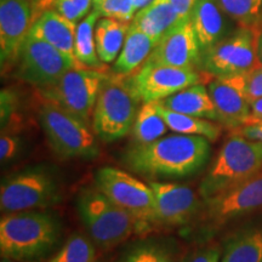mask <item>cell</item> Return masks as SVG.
Segmentation results:
<instances>
[{"instance_id":"6da1fadb","label":"cell","mask_w":262,"mask_h":262,"mask_svg":"<svg viewBox=\"0 0 262 262\" xmlns=\"http://www.w3.org/2000/svg\"><path fill=\"white\" fill-rule=\"evenodd\" d=\"M210 150L205 137L178 134L135 143L124 155V163L150 179H182L198 172L208 163Z\"/></svg>"},{"instance_id":"7a4b0ae2","label":"cell","mask_w":262,"mask_h":262,"mask_svg":"<svg viewBox=\"0 0 262 262\" xmlns=\"http://www.w3.org/2000/svg\"><path fill=\"white\" fill-rule=\"evenodd\" d=\"M60 235L57 219L48 212L5 214L0 221V253L2 257L18 262L38 260L55 248Z\"/></svg>"},{"instance_id":"3957f363","label":"cell","mask_w":262,"mask_h":262,"mask_svg":"<svg viewBox=\"0 0 262 262\" xmlns=\"http://www.w3.org/2000/svg\"><path fill=\"white\" fill-rule=\"evenodd\" d=\"M262 171V142L235 133L222 145L199 186L202 199L241 185Z\"/></svg>"},{"instance_id":"277c9868","label":"cell","mask_w":262,"mask_h":262,"mask_svg":"<svg viewBox=\"0 0 262 262\" xmlns=\"http://www.w3.org/2000/svg\"><path fill=\"white\" fill-rule=\"evenodd\" d=\"M77 209L89 237L103 250L124 243L135 232L139 233L135 219L97 187L81 189L77 196Z\"/></svg>"},{"instance_id":"5b68a950","label":"cell","mask_w":262,"mask_h":262,"mask_svg":"<svg viewBox=\"0 0 262 262\" xmlns=\"http://www.w3.org/2000/svg\"><path fill=\"white\" fill-rule=\"evenodd\" d=\"M140 102L126 75H108L98 94L91 124L98 139L114 142L126 136L135 123Z\"/></svg>"},{"instance_id":"8992f818","label":"cell","mask_w":262,"mask_h":262,"mask_svg":"<svg viewBox=\"0 0 262 262\" xmlns=\"http://www.w3.org/2000/svg\"><path fill=\"white\" fill-rule=\"evenodd\" d=\"M38 118L51 148L58 156L93 159L98 155L96 134L58 104L44 100L39 107Z\"/></svg>"},{"instance_id":"52a82bcc","label":"cell","mask_w":262,"mask_h":262,"mask_svg":"<svg viewBox=\"0 0 262 262\" xmlns=\"http://www.w3.org/2000/svg\"><path fill=\"white\" fill-rule=\"evenodd\" d=\"M95 185L114 204L135 219L139 233L148 231L150 225L157 224L155 194L149 185H145L129 172L112 166H103L97 170Z\"/></svg>"},{"instance_id":"ba28073f","label":"cell","mask_w":262,"mask_h":262,"mask_svg":"<svg viewBox=\"0 0 262 262\" xmlns=\"http://www.w3.org/2000/svg\"><path fill=\"white\" fill-rule=\"evenodd\" d=\"M256 66L257 26H239L237 31L202 51L199 60V68L214 78L243 74Z\"/></svg>"},{"instance_id":"9c48e42d","label":"cell","mask_w":262,"mask_h":262,"mask_svg":"<svg viewBox=\"0 0 262 262\" xmlns=\"http://www.w3.org/2000/svg\"><path fill=\"white\" fill-rule=\"evenodd\" d=\"M107 77L103 71L74 67L40 93L44 100L58 104L90 126L98 94Z\"/></svg>"},{"instance_id":"30bf717a","label":"cell","mask_w":262,"mask_h":262,"mask_svg":"<svg viewBox=\"0 0 262 262\" xmlns=\"http://www.w3.org/2000/svg\"><path fill=\"white\" fill-rule=\"evenodd\" d=\"M60 199L56 179L44 168H32L3 180L0 209L3 214L48 208Z\"/></svg>"},{"instance_id":"8fae6325","label":"cell","mask_w":262,"mask_h":262,"mask_svg":"<svg viewBox=\"0 0 262 262\" xmlns=\"http://www.w3.org/2000/svg\"><path fill=\"white\" fill-rule=\"evenodd\" d=\"M74 67L84 66L66 56L49 42L28 34L16 62L15 75L41 90L56 83L66 72Z\"/></svg>"},{"instance_id":"7c38bea8","label":"cell","mask_w":262,"mask_h":262,"mask_svg":"<svg viewBox=\"0 0 262 262\" xmlns=\"http://www.w3.org/2000/svg\"><path fill=\"white\" fill-rule=\"evenodd\" d=\"M202 221L210 232L244 216L262 211V171L235 187L204 199Z\"/></svg>"},{"instance_id":"4fadbf2b","label":"cell","mask_w":262,"mask_h":262,"mask_svg":"<svg viewBox=\"0 0 262 262\" xmlns=\"http://www.w3.org/2000/svg\"><path fill=\"white\" fill-rule=\"evenodd\" d=\"M127 83L143 103L158 102L191 85L201 83L195 70L145 62L136 72L126 75Z\"/></svg>"},{"instance_id":"5bb4252c","label":"cell","mask_w":262,"mask_h":262,"mask_svg":"<svg viewBox=\"0 0 262 262\" xmlns=\"http://www.w3.org/2000/svg\"><path fill=\"white\" fill-rule=\"evenodd\" d=\"M40 14L38 0H0L2 70L16 64L22 45Z\"/></svg>"},{"instance_id":"9a60e30c","label":"cell","mask_w":262,"mask_h":262,"mask_svg":"<svg viewBox=\"0 0 262 262\" xmlns=\"http://www.w3.org/2000/svg\"><path fill=\"white\" fill-rule=\"evenodd\" d=\"M201 54L191 21L186 18L163 35L146 62L195 70L199 67Z\"/></svg>"},{"instance_id":"2e32d148","label":"cell","mask_w":262,"mask_h":262,"mask_svg":"<svg viewBox=\"0 0 262 262\" xmlns=\"http://www.w3.org/2000/svg\"><path fill=\"white\" fill-rule=\"evenodd\" d=\"M148 185L155 194L157 224L186 225L201 209L198 195L187 186L162 181H149Z\"/></svg>"},{"instance_id":"e0dca14e","label":"cell","mask_w":262,"mask_h":262,"mask_svg":"<svg viewBox=\"0 0 262 262\" xmlns=\"http://www.w3.org/2000/svg\"><path fill=\"white\" fill-rule=\"evenodd\" d=\"M208 90L215 104L219 122L233 130L247 125L251 114V103L233 77L214 78L209 83Z\"/></svg>"},{"instance_id":"ac0fdd59","label":"cell","mask_w":262,"mask_h":262,"mask_svg":"<svg viewBox=\"0 0 262 262\" xmlns=\"http://www.w3.org/2000/svg\"><path fill=\"white\" fill-rule=\"evenodd\" d=\"M229 16L217 0H196L189 15L201 51H204L229 34Z\"/></svg>"},{"instance_id":"d6986e66","label":"cell","mask_w":262,"mask_h":262,"mask_svg":"<svg viewBox=\"0 0 262 262\" xmlns=\"http://www.w3.org/2000/svg\"><path fill=\"white\" fill-rule=\"evenodd\" d=\"M77 25L54 10H45L35 18L29 35L49 42L66 56L77 61L74 51Z\"/></svg>"},{"instance_id":"ffe728a7","label":"cell","mask_w":262,"mask_h":262,"mask_svg":"<svg viewBox=\"0 0 262 262\" xmlns=\"http://www.w3.org/2000/svg\"><path fill=\"white\" fill-rule=\"evenodd\" d=\"M158 102L173 112L203 119L217 120L215 104L212 102L208 88L202 83L191 85Z\"/></svg>"},{"instance_id":"44dd1931","label":"cell","mask_w":262,"mask_h":262,"mask_svg":"<svg viewBox=\"0 0 262 262\" xmlns=\"http://www.w3.org/2000/svg\"><path fill=\"white\" fill-rule=\"evenodd\" d=\"M180 21L178 12L169 0H155L136 12L131 25L148 35L157 45L163 35Z\"/></svg>"},{"instance_id":"7402d4cb","label":"cell","mask_w":262,"mask_h":262,"mask_svg":"<svg viewBox=\"0 0 262 262\" xmlns=\"http://www.w3.org/2000/svg\"><path fill=\"white\" fill-rule=\"evenodd\" d=\"M155 47L156 42L148 35L134 25H130L122 51L114 61L113 73L118 75L133 74L148 60Z\"/></svg>"},{"instance_id":"603a6c76","label":"cell","mask_w":262,"mask_h":262,"mask_svg":"<svg viewBox=\"0 0 262 262\" xmlns=\"http://www.w3.org/2000/svg\"><path fill=\"white\" fill-rule=\"evenodd\" d=\"M130 25L114 18H98L95 27V41L97 55L103 63H112L119 56Z\"/></svg>"},{"instance_id":"cb8c5ba5","label":"cell","mask_w":262,"mask_h":262,"mask_svg":"<svg viewBox=\"0 0 262 262\" xmlns=\"http://www.w3.org/2000/svg\"><path fill=\"white\" fill-rule=\"evenodd\" d=\"M220 262H262V226L229 238Z\"/></svg>"},{"instance_id":"d4e9b609","label":"cell","mask_w":262,"mask_h":262,"mask_svg":"<svg viewBox=\"0 0 262 262\" xmlns=\"http://www.w3.org/2000/svg\"><path fill=\"white\" fill-rule=\"evenodd\" d=\"M101 16L93 9L90 14L78 22L75 31V58L81 66L93 70H103V62L100 60L95 41V27Z\"/></svg>"},{"instance_id":"484cf974","label":"cell","mask_w":262,"mask_h":262,"mask_svg":"<svg viewBox=\"0 0 262 262\" xmlns=\"http://www.w3.org/2000/svg\"><path fill=\"white\" fill-rule=\"evenodd\" d=\"M157 108L165 120L166 125L173 133L181 134V135L203 136L209 141H216L220 136V126L211 123L210 120L173 112L169 108L162 106L159 102H157Z\"/></svg>"},{"instance_id":"4316f807","label":"cell","mask_w":262,"mask_h":262,"mask_svg":"<svg viewBox=\"0 0 262 262\" xmlns=\"http://www.w3.org/2000/svg\"><path fill=\"white\" fill-rule=\"evenodd\" d=\"M168 129L157 102H147L140 107L131 131L135 143H148L160 139Z\"/></svg>"},{"instance_id":"83f0119b","label":"cell","mask_w":262,"mask_h":262,"mask_svg":"<svg viewBox=\"0 0 262 262\" xmlns=\"http://www.w3.org/2000/svg\"><path fill=\"white\" fill-rule=\"evenodd\" d=\"M96 244L90 237L73 233L48 262H96Z\"/></svg>"},{"instance_id":"f1b7e54d","label":"cell","mask_w":262,"mask_h":262,"mask_svg":"<svg viewBox=\"0 0 262 262\" xmlns=\"http://www.w3.org/2000/svg\"><path fill=\"white\" fill-rule=\"evenodd\" d=\"M222 10L243 27L258 25L262 11V0H217Z\"/></svg>"},{"instance_id":"f546056e","label":"cell","mask_w":262,"mask_h":262,"mask_svg":"<svg viewBox=\"0 0 262 262\" xmlns=\"http://www.w3.org/2000/svg\"><path fill=\"white\" fill-rule=\"evenodd\" d=\"M118 262H176L168 248L155 243H142L130 248Z\"/></svg>"},{"instance_id":"4dcf8cb0","label":"cell","mask_w":262,"mask_h":262,"mask_svg":"<svg viewBox=\"0 0 262 262\" xmlns=\"http://www.w3.org/2000/svg\"><path fill=\"white\" fill-rule=\"evenodd\" d=\"M94 9L101 17L114 18L131 24L136 15L133 0H101L94 5Z\"/></svg>"},{"instance_id":"1f68e13d","label":"cell","mask_w":262,"mask_h":262,"mask_svg":"<svg viewBox=\"0 0 262 262\" xmlns=\"http://www.w3.org/2000/svg\"><path fill=\"white\" fill-rule=\"evenodd\" d=\"M233 79L244 96L250 103L262 98V66L258 64L253 70L245 72L243 74L233 75Z\"/></svg>"},{"instance_id":"d6a6232c","label":"cell","mask_w":262,"mask_h":262,"mask_svg":"<svg viewBox=\"0 0 262 262\" xmlns=\"http://www.w3.org/2000/svg\"><path fill=\"white\" fill-rule=\"evenodd\" d=\"M2 134H15V127L21 122L17 111V98L10 90L2 91Z\"/></svg>"},{"instance_id":"836d02e7","label":"cell","mask_w":262,"mask_h":262,"mask_svg":"<svg viewBox=\"0 0 262 262\" xmlns=\"http://www.w3.org/2000/svg\"><path fill=\"white\" fill-rule=\"evenodd\" d=\"M24 150V141L15 134L3 133L0 136V160L3 164L17 159Z\"/></svg>"},{"instance_id":"e575fe53","label":"cell","mask_w":262,"mask_h":262,"mask_svg":"<svg viewBox=\"0 0 262 262\" xmlns=\"http://www.w3.org/2000/svg\"><path fill=\"white\" fill-rule=\"evenodd\" d=\"M221 250L217 245H206L187 255L182 262H220Z\"/></svg>"},{"instance_id":"d590c367","label":"cell","mask_w":262,"mask_h":262,"mask_svg":"<svg viewBox=\"0 0 262 262\" xmlns=\"http://www.w3.org/2000/svg\"><path fill=\"white\" fill-rule=\"evenodd\" d=\"M169 2L171 3L175 11L178 12L180 19L183 21V19L189 18L196 0H169Z\"/></svg>"},{"instance_id":"8d00e7d4","label":"cell","mask_w":262,"mask_h":262,"mask_svg":"<svg viewBox=\"0 0 262 262\" xmlns=\"http://www.w3.org/2000/svg\"><path fill=\"white\" fill-rule=\"evenodd\" d=\"M262 120V98L255 101L251 103V114L249 118V122L247 125H251V124H257Z\"/></svg>"},{"instance_id":"74e56055","label":"cell","mask_w":262,"mask_h":262,"mask_svg":"<svg viewBox=\"0 0 262 262\" xmlns=\"http://www.w3.org/2000/svg\"><path fill=\"white\" fill-rule=\"evenodd\" d=\"M73 4L77 6L79 12L83 15V17L88 16L91 11V6L94 5V0H71Z\"/></svg>"},{"instance_id":"f35d334b","label":"cell","mask_w":262,"mask_h":262,"mask_svg":"<svg viewBox=\"0 0 262 262\" xmlns=\"http://www.w3.org/2000/svg\"><path fill=\"white\" fill-rule=\"evenodd\" d=\"M257 61L262 66V21L257 25Z\"/></svg>"},{"instance_id":"ab89813d","label":"cell","mask_w":262,"mask_h":262,"mask_svg":"<svg viewBox=\"0 0 262 262\" xmlns=\"http://www.w3.org/2000/svg\"><path fill=\"white\" fill-rule=\"evenodd\" d=\"M155 0H133V4L135 6L136 12L140 11V10L145 9L146 6H148L150 3H153Z\"/></svg>"},{"instance_id":"60d3db41","label":"cell","mask_w":262,"mask_h":262,"mask_svg":"<svg viewBox=\"0 0 262 262\" xmlns=\"http://www.w3.org/2000/svg\"><path fill=\"white\" fill-rule=\"evenodd\" d=\"M2 262H18V261H14V260H10V258L3 257V258H2Z\"/></svg>"},{"instance_id":"b9f144b4","label":"cell","mask_w":262,"mask_h":262,"mask_svg":"<svg viewBox=\"0 0 262 262\" xmlns=\"http://www.w3.org/2000/svg\"><path fill=\"white\" fill-rule=\"evenodd\" d=\"M98 2H101V0H94V5H95V4H97Z\"/></svg>"}]
</instances>
